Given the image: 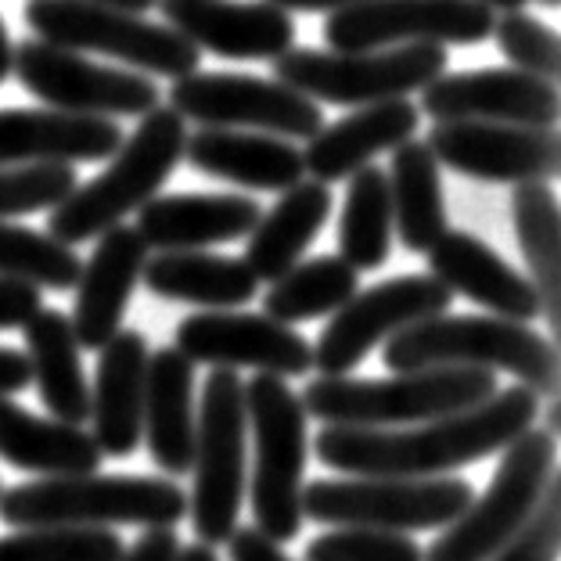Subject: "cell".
I'll list each match as a JSON object with an SVG mask.
<instances>
[{
	"label": "cell",
	"instance_id": "ab89813d",
	"mask_svg": "<svg viewBox=\"0 0 561 561\" xmlns=\"http://www.w3.org/2000/svg\"><path fill=\"white\" fill-rule=\"evenodd\" d=\"M306 561H425V551L407 533L335 526L306 543Z\"/></svg>",
	"mask_w": 561,
	"mask_h": 561
},
{
	"label": "cell",
	"instance_id": "f6af8a7d",
	"mask_svg": "<svg viewBox=\"0 0 561 561\" xmlns=\"http://www.w3.org/2000/svg\"><path fill=\"white\" fill-rule=\"evenodd\" d=\"M25 386H33L30 360H25V353L0 346V400L19 397V392H25Z\"/></svg>",
	"mask_w": 561,
	"mask_h": 561
},
{
	"label": "cell",
	"instance_id": "7dc6e473",
	"mask_svg": "<svg viewBox=\"0 0 561 561\" xmlns=\"http://www.w3.org/2000/svg\"><path fill=\"white\" fill-rule=\"evenodd\" d=\"M11 58H15V44H11L8 25H4V19H0V83L11 76Z\"/></svg>",
	"mask_w": 561,
	"mask_h": 561
},
{
	"label": "cell",
	"instance_id": "44dd1931",
	"mask_svg": "<svg viewBox=\"0 0 561 561\" xmlns=\"http://www.w3.org/2000/svg\"><path fill=\"white\" fill-rule=\"evenodd\" d=\"M428 274L450 288V296L479 302L490 317L529 324L540 317L537 288L501 252L468 231H446L428 252Z\"/></svg>",
	"mask_w": 561,
	"mask_h": 561
},
{
	"label": "cell",
	"instance_id": "6da1fadb",
	"mask_svg": "<svg viewBox=\"0 0 561 561\" xmlns=\"http://www.w3.org/2000/svg\"><path fill=\"white\" fill-rule=\"evenodd\" d=\"M540 417V397L526 386L496 389L468 411L421 421L417 428H342L317 432V461L342 476L432 479L486 461L529 432Z\"/></svg>",
	"mask_w": 561,
	"mask_h": 561
},
{
	"label": "cell",
	"instance_id": "60d3db41",
	"mask_svg": "<svg viewBox=\"0 0 561 561\" xmlns=\"http://www.w3.org/2000/svg\"><path fill=\"white\" fill-rule=\"evenodd\" d=\"M558 547H561V476L554 471L533 518L504 547H496L486 561H558Z\"/></svg>",
	"mask_w": 561,
	"mask_h": 561
},
{
	"label": "cell",
	"instance_id": "f907efd6",
	"mask_svg": "<svg viewBox=\"0 0 561 561\" xmlns=\"http://www.w3.org/2000/svg\"><path fill=\"white\" fill-rule=\"evenodd\" d=\"M558 428H561V411H558V397L547 400V425L543 432H551V436L558 439Z\"/></svg>",
	"mask_w": 561,
	"mask_h": 561
},
{
	"label": "cell",
	"instance_id": "74e56055",
	"mask_svg": "<svg viewBox=\"0 0 561 561\" xmlns=\"http://www.w3.org/2000/svg\"><path fill=\"white\" fill-rule=\"evenodd\" d=\"M493 41L501 55L512 61V69H522L537 80L554 83L561 80V36L540 19L526 15V11H504L493 22Z\"/></svg>",
	"mask_w": 561,
	"mask_h": 561
},
{
	"label": "cell",
	"instance_id": "836d02e7",
	"mask_svg": "<svg viewBox=\"0 0 561 561\" xmlns=\"http://www.w3.org/2000/svg\"><path fill=\"white\" fill-rule=\"evenodd\" d=\"M392 249V198L389 176L367 162L350 176L339 220V252L353 271H378Z\"/></svg>",
	"mask_w": 561,
	"mask_h": 561
},
{
	"label": "cell",
	"instance_id": "f5cc1de1",
	"mask_svg": "<svg viewBox=\"0 0 561 561\" xmlns=\"http://www.w3.org/2000/svg\"><path fill=\"white\" fill-rule=\"evenodd\" d=\"M540 4H543V8H558V4H561V0H540Z\"/></svg>",
	"mask_w": 561,
	"mask_h": 561
},
{
	"label": "cell",
	"instance_id": "db71d44e",
	"mask_svg": "<svg viewBox=\"0 0 561 561\" xmlns=\"http://www.w3.org/2000/svg\"><path fill=\"white\" fill-rule=\"evenodd\" d=\"M0 493H4V490H0Z\"/></svg>",
	"mask_w": 561,
	"mask_h": 561
},
{
	"label": "cell",
	"instance_id": "b9f144b4",
	"mask_svg": "<svg viewBox=\"0 0 561 561\" xmlns=\"http://www.w3.org/2000/svg\"><path fill=\"white\" fill-rule=\"evenodd\" d=\"M41 310H44L41 288L30 285V280L0 277V331L25 328Z\"/></svg>",
	"mask_w": 561,
	"mask_h": 561
},
{
	"label": "cell",
	"instance_id": "5bb4252c",
	"mask_svg": "<svg viewBox=\"0 0 561 561\" xmlns=\"http://www.w3.org/2000/svg\"><path fill=\"white\" fill-rule=\"evenodd\" d=\"M496 11L479 0H360L328 11L331 50H381L400 44H482L493 36Z\"/></svg>",
	"mask_w": 561,
	"mask_h": 561
},
{
	"label": "cell",
	"instance_id": "9c48e42d",
	"mask_svg": "<svg viewBox=\"0 0 561 561\" xmlns=\"http://www.w3.org/2000/svg\"><path fill=\"white\" fill-rule=\"evenodd\" d=\"M446 72V50L436 44H400L381 50H299L274 58V80L324 105L364 108L378 101L425 91Z\"/></svg>",
	"mask_w": 561,
	"mask_h": 561
},
{
	"label": "cell",
	"instance_id": "f546056e",
	"mask_svg": "<svg viewBox=\"0 0 561 561\" xmlns=\"http://www.w3.org/2000/svg\"><path fill=\"white\" fill-rule=\"evenodd\" d=\"M140 280L151 296L170 302H191L198 310H234L256 299L260 280L245 260L213 256V252H159L145 260Z\"/></svg>",
	"mask_w": 561,
	"mask_h": 561
},
{
	"label": "cell",
	"instance_id": "4dcf8cb0",
	"mask_svg": "<svg viewBox=\"0 0 561 561\" xmlns=\"http://www.w3.org/2000/svg\"><path fill=\"white\" fill-rule=\"evenodd\" d=\"M280 195L285 198L271 213H263L249 234L245 266L260 285L263 280L274 285L280 274L302 263V252L313 245V238L321 234L331 216V187L321 181H299Z\"/></svg>",
	"mask_w": 561,
	"mask_h": 561
},
{
	"label": "cell",
	"instance_id": "8fae6325",
	"mask_svg": "<svg viewBox=\"0 0 561 561\" xmlns=\"http://www.w3.org/2000/svg\"><path fill=\"white\" fill-rule=\"evenodd\" d=\"M476 501L468 479H317L302 486V515L321 526H364L386 533H432Z\"/></svg>",
	"mask_w": 561,
	"mask_h": 561
},
{
	"label": "cell",
	"instance_id": "3957f363",
	"mask_svg": "<svg viewBox=\"0 0 561 561\" xmlns=\"http://www.w3.org/2000/svg\"><path fill=\"white\" fill-rule=\"evenodd\" d=\"M389 371H425V367H479L507 371L518 386L551 400L561 389L558 342L543 339L529 324L504 317H457L439 313L397 331L381 350Z\"/></svg>",
	"mask_w": 561,
	"mask_h": 561
},
{
	"label": "cell",
	"instance_id": "f35d334b",
	"mask_svg": "<svg viewBox=\"0 0 561 561\" xmlns=\"http://www.w3.org/2000/svg\"><path fill=\"white\" fill-rule=\"evenodd\" d=\"M76 184V170L66 162L0 165V220L55 209Z\"/></svg>",
	"mask_w": 561,
	"mask_h": 561
},
{
	"label": "cell",
	"instance_id": "bcb514c9",
	"mask_svg": "<svg viewBox=\"0 0 561 561\" xmlns=\"http://www.w3.org/2000/svg\"><path fill=\"white\" fill-rule=\"evenodd\" d=\"M280 11H339L350 4H360V0H266Z\"/></svg>",
	"mask_w": 561,
	"mask_h": 561
},
{
	"label": "cell",
	"instance_id": "ffe728a7",
	"mask_svg": "<svg viewBox=\"0 0 561 561\" xmlns=\"http://www.w3.org/2000/svg\"><path fill=\"white\" fill-rule=\"evenodd\" d=\"M145 260L148 245L137 234V227L116 224L105 234H98L91 260L83 263L80 280H76V306L69 317L80 350H101L123 328Z\"/></svg>",
	"mask_w": 561,
	"mask_h": 561
},
{
	"label": "cell",
	"instance_id": "ee69618b",
	"mask_svg": "<svg viewBox=\"0 0 561 561\" xmlns=\"http://www.w3.org/2000/svg\"><path fill=\"white\" fill-rule=\"evenodd\" d=\"M181 554V537L170 529H148L140 533L134 547H126L119 561H176Z\"/></svg>",
	"mask_w": 561,
	"mask_h": 561
},
{
	"label": "cell",
	"instance_id": "ba28073f",
	"mask_svg": "<svg viewBox=\"0 0 561 561\" xmlns=\"http://www.w3.org/2000/svg\"><path fill=\"white\" fill-rule=\"evenodd\" d=\"M25 25L41 41L76 50L105 55L159 80H184L198 72V47H191L173 25H156L137 11L94 4V0H30Z\"/></svg>",
	"mask_w": 561,
	"mask_h": 561
},
{
	"label": "cell",
	"instance_id": "e575fe53",
	"mask_svg": "<svg viewBox=\"0 0 561 561\" xmlns=\"http://www.w3.org/2000/svg\"><path fill=\"white\" fill-rule=\"evenodd\" d=\"M356 274L360 271H353L342 256H313L306 263H296L263 296V313L280 324L328 317L356 296V285H360Z\"/></svg>",
	"mask_w": 561,
	"mask_h": 561
},
{
	"label": "cell",
	"instance_id": "d4e9b609",
	"mask_svg": "<svg viewBox=\"0 0 561 561\" xmlns=\"http://www.w3.org/2000/svg\"><path fill=\"white\" fill-rule=\"evenodd\" d=\"M421 112L414 101L392 98L378 101V105H364L353 116L324 126L321 134L306 140L302 148V165L313 181L335 184L350 181L356 170H364L378 151L400 148L403 140H411L417 134Z\"/></svg>",
	"mask_w": 561,
	"mask_h": 561
},
{
	"label": "cell",
	"instance_id": "d590c367",
	"mask_svg": "<svg viewBox=\"0 0 561 561\" xmlns=\"http://www.w3.org/2000/svg\"><path fill=\"white\" fill-rule=\"evenodd\" d=\"M83 271V260L72 245H61L58 238L0 220V277L30 280L36 288L66 291L76 288Z\"/></svg>",
	"mask_w": 561,
	"mask_h": 561
},
{
	"label": "cell",
	"instance_id": "484cf974",
	"mask_svg": "<svg viewBox=\"0 0 561 561\" xmlns=\"http://www.w3.org/2000/svg\"><path fill=\"white\" fill-rule=\"evenodd\" d=\"M195 364L181 350L148 356L145 378V443L162 476H187L195 465Z\"/></svg>",
	"mask_w": 561,
	"mask_h": 561
},
{
	"label": "cell",
	"instance_id": "277c9868",
	"mask_svg": "<svg viewBox=\"0 0 561 561\" xmlns=\"http://www.w3.org/2000/svg\"><path fill=\"white\" fill-rule=\"evenodd\" d=\"M187 126L170 105L151 108L140 116L137 130L123 137L116 156L108 159V170H101L94 181L76 184L66 198L47 216V234L61 245H83L108 227L123 224L162 191V184L176 173L184 159Z\"/></svg>",
	"mask_w": 561,
	"mask_h": 561
},
{
	"label": "cell",
	"instance_id": "4fadbf2b",
	"mask_svg": "<svg viewBox=\"0 0 561 561\" xmlns=\"http://www.w3.org/2000/svg\"><path fill=\"white\" fill-rule=\"evenodd\" d=\"M11 72L30 94L69 116H148L159 108L162 91L145 72L98 66L87 55L55 47L47 41H25L15 47Z\"/></svg>",
	"mask_w": 561,
	"mask_h": 561
},
{
	"label": "cell",
	"instance_id": "8d00e7d4",
	"mask_svg": "<svg viewBox=\"0 0 561 561\" xmlns=\"http://www.w3.org/2000/svg\"><path fill=\"white\" fill-rule=\"evenodd\" d=\"M126 543L112 529H22L0 537V561H119Z\"/></svg>",
	"mask_w": 561,
	"mask_h": 561
},
{
	"label": "cell",
	"instance_id": "d6986e66",
	"mask_svg": "<svg viewBox=\"0 0 561 561\" xmlns=\"http://www.w3.org/2000/svg\"><path fill=\"white\" fill-rule=\"evenodd\" d=\"M156 8L191 47L231 61H274L296 47V22L266 0H159Z\"/></svg>",
	"mask_w": 561,
	"mask_h": 561
},
{
	"label": "cell",
	"instance_id": "ac0fdd59",
	"mask_svg": "<svg viewBox=\"0 0 561 561\" xmlns=\"http://www.w3.org/2000/svg\"><path fill=\"white\" fill-rule=\"evenodd\" d=\"M417 112L436 123L476 119L512 126H554L561 116V94L554 83L537 80L522 69H476L432 80L421 91Z\"/></svg>",
	"mask_w": 561,
	"mask_h": 561
},
{
	"label": "cell",
	"instance_id": "d6a6232c",
	"mask_svg": "<svg viewBox=\"0 0 561 561\" xmlns=\"http://www.w3.org/2000/svg\"><path fill=\"white\" fill-rule=\"evenodd\" d=\"M512 220L518 234V249L529 266V285L537 288L540 317L558 342L561 331V209L558 195L547 181L515 184Z\"/></svg>",
	"mask_w": 561,
	"mask_h": 561
},
{
	"label": "cell",
	"instance_id": "681fc988",
	"mask_svg": "<svg viewBox=\"0 0 561 561\" xmlns=\"http://www.w3.org/2000/svg\"><path fill=\"white\" fill-rule=\"evenodd\" d=\"M94 4H108V8H123V11H137V15H145V11L156 8L159 0H94Z\"/></svg>",
	"mask_w": 561,
	"mask_h": 561
},
{
	"label": "cell",
	"instance_id": "52a82bcc",
	"mask_svg": "<svg viewBox=\"0 0 561 561\" xmlns=\"http://www.w3.org/2000/svg\"><path fill=\"white\" fill-rule=\"evenodd\" d=\"M195 490L187 496L198 543L220 547L238 529L249 490V414L245 381L231 367H213L202 386L195 428Z\"/></svg>",
	"mask_w": 561,
	"mask_h": 561
},
{
	"label": "cell",
	"instance_id": "cb8c5ba5",
	"mask_svg": "<svg viewBox=\"0 0 561 561\" xmlns=\"http://www.w3.org/2000/svg\"><path fill=\"white\" fill-rule=\"evenodd\" d=\"M137 234L159 252H198L249 238L260 224V202L249 195H156L137 209Z\"/></svg>",
	"mask_w": 561,
	"mask_h": 561
},
{
	"label": "cell",
	"instance_id": "f1b7e54d",
	"mask_svg": "<svg viewBox=\"0 0 561 561\" xmlns=\"http://www.w3.org/2000/svg\"><path fill=\"white\" fill-rule=\"evenodd\" d=\"M22 335L30 378L50 417L66 421V425H87L91 421V386H87L83 350L76 342L69 317L58 310H41L22 328Z\"/></svg>",
	"mask_w": 561,
	"mask_h": 561
},
{
	"label": "cell",
	"instance_id": "e0dca14e",
	"mask_svg": "<svg viewBox=\"0 0 561 561\" xmlns=\"http://www.w3.org/2000/svg\"><path fill=\"white\" fill-rule=\"evenodd\" d=\"M191 364L252 367L256 375L299 378L313 371V346L291 324L271 321L266 313L202 310L176 324V346Z\"/></svg>",
	"mask_w": 561,
	"mask_h": 561
},
{
	"label": "cell",
	"instance_id": "4316f807",
	"mask_svg": "<svg viewBox=\"0 0 561 561\" xmlns=\"http://www.w3.org/2000/svg\"><path fill=\"white\" fill-rule=\"evenodd\" d=\"M184 159L191 170L252 191H288L306 176L302 148L296 140L256 130L249 134L206 126L184 140Z\"/></svg>",
	"mask_w": 561,
	"mask_h": 561
},
{
	"label": "cell",
	"instance_id": "816d5d0a",
	"mask_svg": "<svg viewBox=\"0 0 561 561\" xmlns=\"http://www.w3.org/2000/svg\"><path fill=\"white\" fill-rule=\"evenodd\" d=\"M479 4H486L490 11H501V15H504V11H522L529 0H479Z\"/></svg>",
	"mask_w": 561,
	"mask_h": 561
},
{
	"label": "cell",
	"instance_id": "2e32d148",
	"mask_svg": "<svg viewBox=\"0 0 561 561\" xmlns=\"http://www.w3.org/2000/svg\"><path fill=\"white\" fill-rule=\"evenodd\" d=\"M425 145L446 170L486 184L554 181L561 173V134L554 126L454 119L432 126Z\"/></svg>",
	"mask_w": 561,
	"mask_h": 561
},
{
	"label": "cell",
	"instance_id": "9a60e30c",
	"mask_svg": "<svg viewBox=\"0 0 561 561\" xmlns=\"http://www.w3.org/2000/svg\"><path fill=\"white\" fill-rule=\"evenodd\" d=\"M450 302V288L439 285L432 274L389 277L375 288L356 291L350 302H342L331 313L328 328L313 346V367L321 371V378L350 375L378 342H389L397 331L446 313Z\"/></svg>",
	"mask_w": 561,
	"mask_h": 561
},
{
	"label": "cell",
	"instance_id": "603a6c76",
	"mask_svg": "<svg viewBox=\"0 0 561 561\" xmlns=\"http://www.w3.org/2000/svg\"><path fill=\"white\" fill-rule=\"evenodd\" d=\"M116 119L69 116L58 108H0V165L101 162L123 145Z\"/></svg>",
	"mask_w": 561,
	"mask_h": 561
},
{
	"label": "cell",
	"instance_id": "8992f818",
	"mask_svg": "<svg viewBox=\"0 0 561 561\" xmlns=\"http://www.w3.org/2000/svg\"><path fill=\"white\" fill-rule=\"evenodd\" d=\"M245 414L249 436L256 446L252 461V515L263 537L288 543L302 533V476L310 457V417L299 392L288 389L285 378L256 375L245 381Z\"/></svg>",
	"mask_w": 561,
	"mask_h": 561
},
{
	"label": "cell",
	"instance_id": "c3c4849f",
	"mask_svg": "<svg viewBox=\"0 0 561 561\" xmlns=\"http://www.w3.org/2000/svg\"><path fill=\"white\" fill-rule=\"evenodd\" d=\"M176 561H220V558H216V547L209 543H191V547H181Z\"/></svg>",
	"mask_w": 561,
	"mask_h": 561
},
{
	"label": "cell",
	"instance_id": "7bdbcfd3",
	"mask_svg": "<svg viewBox=\"0 0 561 561\" xmlns=\"http://www.w3.org/2000/svg\"><path fill=\"white\" fill-rule=\"evenodd\" d=\"M227 554H231V561H296V558L285 554V547L280 543L263 537L256 526L234 529L231 540H227Z\"/></svg>",
	"mask_w": 561,
	"mask_h": 561
},
{
	"label": "cell",
	"instance_id": "1f68e13d",
	"mask_svg": "<svg viewBox=\"0 0 561 561\" xmlns=\"http://www.w3.org/2000/svg\"><path fill=\"white\" fill-rule=\"evenodd\" d=\"M386 176L392 198V231L400 234V245L407 252L425 256L450 231L439 162L425 140H403L400 148H392V165L386 170Z\"/></svg>",
	"mask_w": 561,
	"mask_h": 561
},
{
	"label": "cell",
	"instance_id": "30bf717a",
	"mask_svg": "<svg viewBox=\"0 0 561 561\" xmlns=\"http://www.w3.org/2000/svg\"><path fill=\"white\" fill-rule=\"evenodd\" d=\"M501 454L486 493L432 540L425 561H486L533 518L558 471V439L533 425Z\"/></svg>",
	"mask_w": 561,
	"mask_h": 561
},
{
	"label": "cell",
	"instance_id": "7402d4cb",
	"mask_svg": "<svg viewBox=\"0 0 561 561\" xmlns=\"http://www.w3.org/2000/svg\"><path fill=\"white\" fill-rule=\"evenodd\" d=\"M98 375L91 389V425L101 454L130 457L145 439V378L148 339L119 328L98 350Z\"/></svg>",
	"mask_w": 561,
	"mask_h": 561
},
{
	"label": "cell",
	"instance_id": "83f0119b",
	"mask_svg": "<svg viewBox=\"0 0 561 561\" xmlns=\"http://www.w3.org/2000/svg\"><path fill=\"white\" fill-rule=\"evenodd\" d=\"M94 436L83 425L41 417L15 400H0V461L41 479L91 476L101 468Z\"/></svg>",
	"mask_w": 561,
	"mask_h": 561
},
{
	"label": "cell",
	"instance_id": "5b68a950",
	"mask_svg": "<svg viewBox=\"0 0 561 561\" xmlns=\"http://www.w3.org/2000/svg\"><path fill=\"white\" fill-rule=\"evenodd\" d=\"M496 386L493 371L479 367H425L397 371L392 378H313L302 389L306 417L342 428H403L421 421L468 411L490 400Z\"/></svg>",
	"mask_w": 561,
	"mask_h": 561
},
{
	"label": "cell",
	"instance_id": "7a4b0ae2",
	"mask_svg": "<svg viewBox=\"0 0 561 561\" xmlns=\"http://www.w3.org/2000/svg\"><path fill=\"white\" fill-rule=\"evenodd\" d=\"M187 518V493L170 476H66L0 493L11 529H170Z\"/></svg>",
	"mask_w": 561,
	"mask_h": 561
},
{
	"label": "cell",
	"instance_id": "7c38bea8",
	"mask_svg": "<svg viewBox=\"0 0 561 561\" xmlns=\"http://www.w3.org/2000/svg\"><path fill=\"white\" fill-rule=\"evenodd\" d=\"M170 108L216 130H256L285 140H310L324 130V112L277 80L245 72H191L170 87Z\"/></svg>",
	"mask_w": 561,
	"mask_h": 561
}]
</instances>
